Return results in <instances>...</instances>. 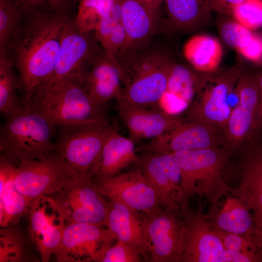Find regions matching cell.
<instances>
[{
    "instance_id": "obj_1",
    "label": "cell",
    "mask_w": 262,
    "mask_h": 262,
    "mask_svg": "<svg viewBox=\"0 0 262 262\" xmlns=\"http://www.w3.org/2000/svg\"><path fill=\"white\" fill-rule=\"evenodd\" d=\"M70 10L30 13L11 41L14 54L12 60L18 72L20 89L24 93V106L30 104L35 87L54 71L63 29L71 17Z\"/></svg>"
},
{
    "instance_id": "obj_2",
    "label": "cell",
    "mask_w": 262,
    "mask_h": 262,
    "mask_svg": "<svg viewBox=\"0 0 262 262\" xmlns=\"http://www.w3.org/2000/svg\"><path fill=\"white\" fill-rule=\"evenodd\" d=\"M25 107L38 112L55 126L108 121L104 105L96 102L83 85L51 77L35 87Z\"/></svg>"
},
{
    "instance_id": "obj_3",
    "label": "cell",
    "mask_w": 262,
    "mask_h": 262,
    "mask_svg": "<svg viewBox=\"0 0 262 262\" xmlns=\"http://www.w3.org/2000/svg\"><path fill=\"white\" fill-rule=\"evenodd\" d=\"M180 168L181 185L191 196H198L211 206L218 207L220 199L233 190L228 184L229 157L217 146L171 153Z\"/></svg>"
},
{
    "instance_id": "obj_4",
    "label": "cell",
    "mask_w": 262,
    "mask_h": 262,
    "mask_svg": "<svg viewBox=\"0 0 262 262\" xmlns=\"http://www.w3.org/2000/svg\"><path fill=\"white\" fill-rule=\"evenodd\" d=\"M55 126L29 108L6 116L0 131V150L17 166L23 161L43 160L54 151Z\"/></svg>"
},
{
    "instance_id": "obj_5",
    "label": "cell",
    "mask_w": 262,
    "mask_h": 262,
    "mask_svg": "<svg viewBox=\"0 0 262 262\" xmlns=\"http://www.w3.org/2000/svg\"><path fill=\"white\" fill-rule=\"evenodd\" d=\"M120 62L122 87L117 97L160 110L159 103L166 89L172 62L162 54L150 53H135Z\"/></svg>"
},
{
    "instance_id": "obj_6",
    "label": "cell",
    "mask_w": 262,
    "mask_h": 262,
    "mask_svg": "<svg viewBox=\"0 0 262 262\" xmlns=\"http://www.w3.org/2000/svg\"><path fill=\"white\" fill-rule=\"evenodd\" d=\"M54 151L60 155L77 178L93 180L102 150L113 127L108 121L59 126Z\"/></svg>"
},
{
    "instance_id": "obj_7",
    "label": "cell",
    "mask_w": 262,
    "mask_h": 262,
    "mask_svg": "<svg viewBox=\"0 0 262 262\" xmlns=\"http://www.w3.org/2000/svg\"><path fill=\"white\" fill-rule=\"evenodd\" d=\"M77 178L55 151L43 160L23 161L16 167L14 181L31 201L60 192Z\"/></svg>"
},
{
    "instance_id": "obj_8",
    "label": "cell",
    "mask_w": 262,
    "mask_h": 262,
    "mask_svg": "<svg viewBox=\"0 0 262 262\" xmlns=\"http://www.w3.org/2000/svg\"><path fill=\"white\" fill-rule=\"evenodd\" d=\"M100 46L94 32L82 33L74 18L70 17L64 26L57 62L50 77L83 85L95 57L101 50Z\"/></svg>"
},
{
    "instance_id": "obj_9",
    "label": "cell",
    "mask_w": 262,
    "mask_h": 262,
    "mask_svg": "<svg viewBox=\"0 0 262 262\" xmlns=\"http://www.w3.org/2000/svg\"><path fill=\"white\" fill-rule=\"evenodd\" d=\"M137 164L154 189L161 206L181 214L189 206L191 196L181 185L180 168L173 155L145 152L139 157Z\"/></svg>"
},
{
    "instance_id": "obj_10",
    "label": "cell",
    "mask_w": 262,
    "mask_h": 262,
    "mask_svg": "<svg viewBox=\"0 0 262 262\" xmlns=\"http://www.w3.org/2000/svg\"><path fill=\"white\" fill-rule=\"evenodd\" d=\"M202 206H188L181 214L183 234L180 262H226V253L217 230L203 213Z\"/></svg>"
},
{
    "instance_id": "obj_11",
    "label": "cell",
    "mask_w": 262,
    "mask_h": 262,
    "mask_svg": "<svg viewBox=\"0 0 262 262\" xmlns=\"http://www.w3.org/2000/svg\"><path fill=\"white\" fill-rule=\"evenodd\" d=\"M52 195L66 225L86 223L105 227L108 202L93 180L75 179L60 192Z\"/></svg>"
},
{
    "instance_id": "obj_12",
    "label": "cell",
    "mask_w": 262,
    "mask_h": 262,
    "mask_svg": "<svg viewBox=\"0 0 262 262\" xmlns=\"http://www.w3.org/2000/svg\"><path fill=\"white\" fill-rule=\"evenodd\" d=\"M115 240L107 228L86 223L68 224L53 255L58 262H100Z\"/></svg>"
},
{
    "instance_id": "obj_13",
    "label": "cell",
    "mask_w": 262,
    "mask_h": 262,
    "mask_svg": "<svg viewBox=\"0 0 262 262\" xmlns=\"http://www.w3.org/2000/svg\"><path fill=\"white\" fill-rule=\"evenodd\" d=\"M95 182L104 197L143 214L163 209L154 189L139 167L111 178L96 179Z\"/></svg>"
},
{
    "instance_id": "obj_14",
    "label": "cell",
    "mask_w": 262,
    "mask_h": 262,
    "mask_svg": "<svg viewBox=\"0 0 262 262\" xmlns=\"http://www.w3.org/2000/svg\"><path fill=\"white\" fill-rule=\"evenodd\" d=\"M239 75L238 69L233 68L217 77L203 80L198 98L188 108L185 119L202 120L225 129L232 110L229 96Z\"/></svg>"
},
{
    "instance_id": "obj_15",
    "label": "cell",
    "mask_w": 262,
    "mask_h": 262,
    "mask_svg": "<svg viewBox=\"0 0 262 262\" xmlns=\"http://www.w3.org/2000/svg\"><path fill=\"white\" fill-rule=\"evenodd\" d=\"M144 215L150 262H180L183 234L181 214L163 208Z\"/></svg>"
},
{
    "instance_id": "obj_16",
    "label": "cell",
    "mask_w": 262,
    "mask_h": 262,
    "mask_svg": "<svg viewBox=\"0 0 262 262\" xmlns=\"http://www.w3.org/2000/svg\"><path fill=\"white\" fill-rule=\"evenodd\" d=\"M29 231L43 262L49 261L58 247L66 226L54 199L42 196L30 203L28 213Z\"/></svg>"
},
{
    "instance_id": "obj_17",
    "label": "cell",
    "mask_w": 262,
    "mask_h": 262,
    "mask_svg": "<svg viewBox=\"0 0 262 262\" xmlns=\"http://www.w3.org/2000/svg\"><path fill=\"white\" fill-rule=\"evenodd\" d=\"M235 90L238 101L224 129L227 140L232 147L253 139L262 128L259 116L260 93L257 77L239 75Z\"/></svg>"
},
{
    "instance_id": "obj_18",
    "label": "cell",
    "mask_w": 262,
    "mask_h": 262,
    "mask_svg": "<svg viewBox=\"0 0 262 262\" xmlns=\"http://www.w3.org/2000/svg\"><path fill=\"white\" fill-rule=\"evenodd\" d=\"M120 117L134 142L153 139L170 131L185 119L158 109L143 107L120 97L116 98Z\"/></svg>"
},
{
    "instance_id": "obj_19",
    "label": "cell",
    "mask_w": 262,
    "mask_h": 262,
    "mask_svg": "<svg viewBox=\"0 0 262 262\" xmlns=\"http://www.w3.org/2000/svg\"><path fill=\"white\" fill-rule=\"evenodd\" d=\"M216 127L202 120L184 121L176 128L151 141L141 148L145 152L172 153L216 146Z\"/></svg>"
},
{
    "instance_id": "obj_20",
    "label": "cell",
    "mask_w": 262,
    "mask_h": 262,
    "mask_svg": "<svg viewBox=\"0 0 262 262\" xmlns=\"http://www.w3.org/2000/svg\"><path fill=\"white\" fill-rule=\"evenodd\" d=\"M243 155L239 182L231 194L253 212L255 226L262 229V137L252 141Z\"/></svg>"
},
{
    "instance_id": "obj_21",
    "label": "cell",
    "mask_w": 262,
    "mask_h": 262,
    "mask_svg": "<svg viewBox=\"0 0 262 262\" xmlns=\"http://www.w3.org/2000/svg\"><path fill=\"white\" fill-rule=\"evenodd\" d=\"M120 21L126 40L118 58L121 61L137 53L151 36L155 29L158 11L138 0H120Z\"/></svg>"
},
{
    "instance_id": "obj_22",
    "label": "cell",
    "mask_w": 262,
    "mask_h": 262,
    "mask_svg": "<svg viewBox=\"0 0 262 262\" xmlns=\"http://www.w3.org/2000/svg\"><path fill=\"white\" fill-rule=\"evenodd\" d=\"M105 227L116 240L126 243L145 261L150 262L144 214L109 200Z\"/></svg>"
},
{
    "instance_id": "obj_23",
    "label": "cell",
    "mask_w": 262,
    "mask_h": 262,
    "mask_svg": "<svg viewBox=\"0 0 262 262\" xmlns=\"http://www.w3.org/2000/svg\"><path fill=\"white\" fill-rule=\"evenodd\" d=\"M83 86L97 103L105 105L120 94L121 87V66L116 55L104 49L95 57Z\"/></svg>"
},
{
    "instance_id": "obj_24",
    "label": "cell",
    "mask_w": 262,
    "mask_h": 262,
    "mask_svg": "<svg viewBox=\"0 0 262 262\" xmlns=\"http://www.w3.org/2000/svg\"><path fill=\"white\" fill-rule=\"evenodd\" d=\"M202 81L189 68L172 62L159 109L171 115H179L189 107L201 86Z\"/></svg>"
},
{
    "instance_id": "obj_25",
    "label": "cell",
    "mask_w": 262,
    "mask_h": 262,
    "mask_svg": "<svg viewBox=\"0 0 262 262\" xmlns=\"http://www.w3.org/2000/svg\"><path fill=\"white\" fill-rule=\"evenodd\" d=\"M16 166L2 154L0 160V227L17 226L28 214L31 201L16 188L14 177Z\"/></svg>"
},
{
    "instance_id": "obj_26",
    "label": "cell",
    "mask_w": 262,
    "mask_h": 262,
    "mask_svg": "<svg viewBox=\"0 0 262 262\" xmlns=\"http://www.w3.org/2000/svg\"><path fill=\"white\" fill-rule=\"evenodd\" d=\"M135 142L118 133L113 127L103 145L100 161L94 178L106 179L119 174L131 164H137Z\"/></svg>"
},
{
    "instance_id": "obj_27",
    "label": "cell",
    "mask_w": 262,
    "mask_h": 262,
    "mask_svg": "<svg viewBox=\"0 0 262 262\" xmlns=\"http://www.w3.org/2000/svg\"><path fill=\"white\" fill-rule=\"evenodd\" d=\"M214 228L227 232L249 235L255 232L250 211L237 196L229 194L219 209L206 214Z\"/></svg>"
},
{
    "instance_id": "obj_28",
    "label": "cell",
    "mask_w": 262,
    "mask_h": 262,
    "mask_svg": "<svg viewBox=\"0 0 262 262\" xmlns=\"http://www.w3.org/2000/svg\"><path fill=\"white\" fill-rule=\"evenodd\" d=\"M186 59L197 71L212 72L219 66L222 57V48L216 38L206 35H197L190 38L183 47Z\"/></svg>"
},
{
    "instance_id": "obj_29",
    "label": "cell",
    "mask_w": 262,
    "mask_h": 262,
    "mask_svg": "<svg viewBox=\"0 0 262 262\" xmlns=\"http://www.w3.org/2000/svg\"><path fill=\"white\" fill-rule=\"evenodd\" d=\"M168 19L179 30L193 28L209 17V0H164Z\"/></svg>"
},
{
    "instance_id": "obj_30",
    "label": "cell",
    "mask_w": 262,
    "mask_h": 262,
    "mask_svg": "<svg viewBox=\"0 0 262 262\" xmlns=\"http://www.w3.org/2000/svg\"><path fill=\"white\" fill-rule=\"evenodd\" d=\"M14 63L8 55L0 56V111L5 116L22 110L16 91L20 89L19 77L14 71Z\"/></svg>"
},
{
    "instance_id": "obj_31",
    "label": "cell",
    "mask_w": 262,
    "mask_h": 262,
    "mask_svg": "<svg viewBox=\"0 0 262 262\" xmlns=\"http://www.w3.org/2000/svg\"><path fill=\"white\" fill-rule=\"evenodd\" d=\"M118 0H80L74 18L82 33L94 32L102 18L114 7Z\"/></svg>"
},
{
    "instance_id": "obj_32",
    "label": "cell",
    "mask_w": 262,
    "mask_h": 262,
    "mask_svg": "<svg viewBox=\"0 0 262 262\" xmlns=\"http://www.w3.org/2000/svg\"><path fill=\"white\" fill-rule=\"evenodd\" d=\"M23 12L12 0H0V56L7 55L11 41Z\"/></svg>"
},
{
    "instance_id": "obj_33",
    "label": "cell",
    "mask_w": 262,
    "mask_h": 262,
    "mask_svg": "<svg viewBox=\"0 0 262 262\" xmlns=\"http://www.w3.org/2000/svg\"><path fill=\"white\" fill-rule=\"evenodd\" d=\"M216 230L225 248L226 262H249L259 260L254 252L249 250L252 243L248 235Z\"/></svg>"
},
{
    "instance_id": "obj_34",
    "label": "cell",
    "mask_w": 262,
    "mask_h": 262,
    "mask_svg": "<svg viewBox=\"0 0 262 262\" xmlns=\"http://www.w3.org/2000/svg\"><path fill=\"white\" fill-rule=\"evenodd\" d=\"M0 262H17L28 260L24 238L16 226L0 228Z\"/></svg>"
},
{
    "instance_id": "obj_35",
    "label": "cell",
    "mask_w": 262,
    "mask_h": 262,
    "mask_svg": "<svg viewBox=\"0 0 262 262\" xmlns=\"http://www.w3.org/2000/svg\"><path fill=\"white\" fill-rule=\"evenodd\" d=\"M231 15L235 21L253 30L262 27V0H243L235 5Z\"/></svg>"
},
{
    "instance_id": "obj_36",
    "label": "cell",
    "mask_w": 262,
    "mask_h": 262,
    "mask_svg": "<svg viewBox=\"0 0 262 262\" xmlns=\"http://www.w3.org/2000/svg\"><path fill=\"white\" fill-rule=\"evenodd\" d=\"M220 33L223 41L236 50L248 41L254 33L238 22L229 20L221 24Z\"/></svg>"
},
{
    "instance_id": "obj_37",
    "label": "cell",
    "mask_w": 262,
    "mask_h": 262,
    "mask_svg": "<svg viewBox=\"0 0 262 262\" xmlns=\"http://www.w3.org/2000/svg\"><path fill=\"white\" fill-rule=\"evenodd\" d=\"M114 245L108 247L100 262H140L141 257L136 253L126 243L116 240Z\"/></svg>"
},
{
    "instance_id": "obj_38",
    "label": "cell",
    "mask_w": 262,
    "mask_h": 262,
    "mask_svg": "<svg viewBox=\"0 0 262 262\" xmlns=\"http://www.w3.org/2000/svg\"><path fill=\"white\" fill-rule=\"evenodd\" d=\"M120 21V0H118L113 9L102 18L94 31L95 36L102 48L114 28Z\"/></svg>"
},
{
    "instance_id": "obj_39",
    "label": "cell",
    "mask_w": 262,
    "mask_h": 262,
    "mask_svg": "<svg viewBox=\"0 0 262 262\" xmlns=\"http://www.w3.org/2000/svg\"><path fill=\"white\" fill-rule=\"evenodd\" d=\"M237 50L253 62H262V35L253 33L249 40Z\"/></svg>"
},
{
    "instance_id": "obj_40",
    "label": "cell",
    "mask_w": 262,
    "mask_h": 262,
    "mask_svg": "<svg viewBox=\"0 0 262 262\" xmlns=\"http://www.w3.org/2000/svg\"><path fill=\"white\" fill-rule=\"evenodd\" d=\"M126 37L125 30L120 21L114 28L106 43L102 48L118 57V54L124 45Z\"/></svg>"
},
{
    "instance_id": "obj_41",
    "label": "cell",
    "mask_w": 262,
    "mask_h": 262,
    "mask_svg": "<svg viewBox=\"0 0 262 262\" xmlns=\"http://www.w3.org/2000/svg\"><path fill=\"white\" fill-rule=\"evenodd\" d=\"M243 0H209L212 10L221 14L231 15L234 7Z\"/></svg>"
},
{
    "instance_id": "obj_42",
    "label": "cell",
    "mask_w": 262,
    "mask_h": 262,
    "mask_svg": "<svg viewBox=\"0 0 262 262\" xmlns=\"http://www.w3.org/2000/svg\"><path fill=\"white\" fill-rule=\"evenodd\" d=\"M23 13H31L46 0H12ZM50 1V0H49Z\"/></svg>"
},
{
    "instance_id": "obj_43",
    "label": "cell",
    "mask_w": 262,
    "mask_h": 262,
    "mask_svg": "<svg viewBox=\"0 0 262 262\" xmlns=\"http://www.w3.org/2000/svg\"><path fill=\"white\" fill-rule=\"evenodd\" d=\"M80 0H50L53 11L60 9H70Z\"/></svg>"
},
{
    "instance_id": "obj_44",
    "label": "cell",
    "mask_w": 262,
    "mask_h": 262,
    "mask_svg": "<svg viewBox=\"0 0 262 262\" xmlns=\"http://www.w3.org/2000/svg\"><path fill=\"white\" fill-rule=\"evenodd\" d=\"M146 6L155 11H158L159 7L164 0H138Z\"/></svg>"
},
{
    "instance_id": "obj_45",
    "label": "cell",
    "mask_w": 262,
    "mask_h": 262,
    "mask_svg": "<svg viewBox=\"0 0 262 262\" xmlns=\"http://www.w3.org/2000/svg\"><path fill=\"white\" fill-rule=\"evenodd\" d=\"M257 78L260 93L259 116L260 122L262 125V72L260 73L257 76Z\"/></svg>"
}]
</instances>
